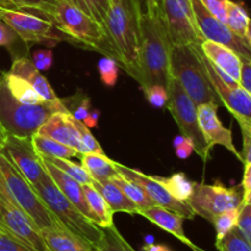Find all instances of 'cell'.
<instances>
[{
  "instance_id": "21",
  "label": "cell",
  "mask_w": 251,
  "mask_h": 251,
  "mask_svg": "<svg viewBox=\"0 0 251 251\" xmlns=\"http://www.w3.org/2000/svg\"><path fill=\"white\" fill-rule=\"evenodd\" d=\"M137 215L142 216V217L149 220L150 222L156 225L161 229L166 230L169 234L174 235L176 239H179L181 243L188 245L189 248L194 244L185 235V232H184L183 228V221L185 218L181 215H179V213L173 212V211L162 207V206L153 205L151 207L139 210Z\"/></svg>"
},
{
  "instance_id": "13",
  "label": "cell",
  "mask_w": 251,
  "mask_h": 251,
  "mask_svg": "<svg viewBox=\"0 0 251 251\" xmlns=\"http://www.w3.org/2000/svg\"><path fill=\"white\" fill-rule=\"evenodd\" d=\"M0 20L11 27L20 39L24 42H48L63 41V38L54 33L53 22L37 15L29 14L25 10L4 9L0 7Z\"/></svg>"
},
{
  "instance_id": "20",
  "label": "cell",
  "mask_w": 251,
  "mask_h": 251,
  "mask_svg": "<svg viewBox=\"0 0 251 251\" xmlns=\"http://www.w3.org/2000/svg\"><path fill=\"white\" fill-rule=\"evenodd\" d=\"M201 49H202L206 58L216 68L222 70L229 77H232L235 82L239 83L243 60L235 51H233L228 47L222 46V44L216 43V42L212 41H207V39H205L201 43Z\"/></svg>"
},
{
  "instance_id": "2",
  "label": "cell",
  "mask_w": 251,
  "mask_h": 251,
  "mask_svg": "<svg viewBox=\"0 0 251 251\" xmlns=\"http://www.w3.org/2000/svg\"><path fill=\"white\" fill-rule=\"evenodd\" d=\"M140 78L142 90L149 86L168 87L172 78V42L158 6L152 14L140 16Z\"/></svg>"
},
{
  "instance_id": "25",
  "label": "cell",
  "mask_w": 251,
  "mask_h": 251,
  "mask_svg": "<svg viewBox=\"0 0 251 251\" xmlns=\"http://www.w3.org/2000/svg\"><path fill=\"white\" fill-rule=\"evenodd\" d=\"M78 158L81 159V166L88 172L93 180H109L118 173L115 162L108 158L104 153L88 152L81 154Z\"/></svg>"
},
{
  "instance_id": "28",
  "label": "cell",
  "mask_w": 251,
  "mask_h": 251,
  "mask_svg": "<svg viewBox=\"0 0 251 251\" xmlns=\"http://www.w3.org/2000/svg\"><path fill=\"white\" fill-rule=\"evenodd\" d=\"M32 145H33L34 150L41 157H47V158H74V157H80L81 154L76 151L75 149L66 145L61 144V142L56 141V140L50 139V137L43 136L39 135L38 132L31 137Z\"/></svg>"
},
{
  "instance_id": "58",
  "label": "cell",
  "mask_w": 251,
  "mask_h": 251,
  "mask_svg": "<svg viewBox=\"0 0 251 251\" xmlns=\"http://www.w3.org/2000/svg\"><path fill=\"white\" fill-rule=\"evenodd\" d=\"M245 39H247L248 44H249L250 48H251V19H250V21H249V25H248L247 36H245Z\"/></svg>"
},
{
  "instance_id": "3",
  "label": "cell",
  "mask_w": 251,
  "mask_h": 251,
  "mask_svg": "<svg viewBox=\"0 0 251 251\" xmlns=\"http://www.w3.org/2000/svg\"><path fill=\"white\" fill-rule=\"evenodd\" d=\"M171 74L196 107L206 103L222 105L208 76L201 44H172Z\"/></svg>"
},
{
  "instance_id": "8",
  "label": "cell",
  "mask_w": 251,
  "mask_h": 251,
  "mask_svg": "<svg viewBox=\"0 0 251 251\" xmlns=\"http://www.w3.org/2000/svg\"><path fill=\"white\" fill-rule=\"evenodd\" d=\"M167 90H168L169 96L167 108L176 120L181 135L193 141L194 151L199 154L203 163H206L210 159V153L212 149L206 141L205 136L200 129L198 107L193 102V100L189 97L188 93L184 91L180 83L174 77L171 78Z\"/></svg>"
},
{
  "instance_id": "37",
  "label": "cell",
  "mask_w": 251,
  "mask_h": 251,
  "mask_svg": "<svg viewBox=\"0 0 251 251\" xmlns=\"http://www.w3.org/2000/svg\"><path fill=\"white\" fill-rule=\"evenodd\" d=\"M118 69H119V65L110 56H104L98 61V71H100V80L105 86L112 87L117 83Z\"/></svg>"
},
{
  "instance_id": "29",
  "label": "cell",
  "mask_w": 251,
  "mask_h": 251,
  "mask_svg": "<svg viewBox=\"0 0 251 251\" xmlns=\"http://www.w3.org/2000/svg\"><path fill=\"white\" fill-rule=\"evenodd\" d=\"M154 178L176 200L186 202L190 199V196L193 195L195 181L189 180L184 173H174L169 178H162V176H154Z\"/></svg>"
},
{
  "instance_id": "9",
  "label": "cell",
  "mask_w": 251,
  "mask_h": 251,
  "mask_svg": "<svg viewBox=\"0 0 251 251\" xmlns=\"http://www.w3.org/2000/svg\"><path fill=\"white\" fill-rule=\"evenodd\" d=\"M0 226L34 251H50L41 229L15 202L0 173Z\"/></svg>"
},
{
  "instance_id": "49",
  "label": "cell",
  "mask_w": 251,
  "mask_h": 251,
  "mask_svg": "<svg viewBox=\"0 0 251 251\" xmlns=\"http://www.w3.org/2000/svg\"><path fill=\"white\" fill-rule=\"evenodd\" d=\"M90 108H91L90 98L85 97L82 100V102L78 104V107L76 108L74 112H71V114H73V117L75 118V119L81 120V122H82V120L87 117L88 113H90Z\"/></svg>"
},
{
  "instance_id": "11",
  "label": "cell",
  "mask_w": 251,
  "mask_h": 251,
  "mask_svg": "<svg viewBox=\"0 0 251 251\" xmlns=\"http://www.w3.org/2000/svg\"><path fill=\"white\" fill-rule=\"evenodd\" d=\"M173 46L201 44L203 37L196 24L191 0H156Z\"/></svg>"
},
{
  "instance_id": "27",
  "label": "cell",
  "mask_w": 251,
  "mask_h": 251,
  "mask_svg": "<svg viewBox=\"0 0 251 251\" xmlns=\"http://www.w3.org/2000/svg\"><path fill=\"white\" fill-rule=\"evenodd\" d=\"M1 77L9 92L19 102L24 103V104H41V103L46 102L43 97L26 80L20 76L7 71V73L2 74Z\"/></svg>"
},
{
  "instance_id": "14",
  "label": "cell",
  "mask_w": 251,
  "mask_h": 251,
  "mask_svg": "<svg viewBox=\"0 0 251 251\" xmlns=\"http://www.w3.org/2000/svg\"><path fill=\"white\" fill-rule=\"evenodd\" d=\"M0 151L15 164L31 185L49 178L42 164L41 156L34 150L31 139H20L9 135L4 147Z\"/></svg>"
},
{
  "instance_id": "40",
  "label": "cell",
  "mask_w": 251,
  "mask_h": 251,
  "mask_svg": "<svg viewBox=\"0 0 251 251\" xmlns=\"http://www.w3.org/2000/svg\"><path fill=\"white\" fill-rule=\"evenodd\" d=\"M0 251H34L0 226Z\"/></svg>"
},
{
  "instance_id": "48",
  "label": "cell",
  "mask_w": 251,
  "mask_h": 251,
  "mask_svg": "<svg viewBox=\"0 0 251 251\" xmlns=\"http://www.w3.org/2000/svg\"><path fill=\"white\" fill-rule=\"evenodd\" d=\"M239 85L251 95V63L243 61L242 71H240Z\"/></svg>"
},
{
  "instance_id": "44",
  "label": "cell",
  "mask_w": 251,
  "mask_h": 251,
  "mask_svg": "<svg viewBox=\"0 0 251 251\" xmlns=\"http://www.w3.org/2000/svg\"><path fill=\"white\" fill-rule=\"evenodd\" d=\"M90 5L95 20L103 26L105 16H107V12L110 6V0H90Z\"/></svg>"
},
{
  "instance_id": "52",
  "label": "cell",
  "mask_w": 251,
  "mask_h": 251,
  "mask_svg": "<svg viewBox=\"0 0 251 251\" xmlns=\"http://www.w3.org/2000/svg\"><path fill=\"white\" fill-rule=\"evenodd\" d=\"M242 186L244 189V193L251 190V163H245L244 178H243Z\"/></svg>"
},
{
  "instance_id": "32",
  "label": "cell",
  "mask_w": 251,
  "mask_h": 251,
  "mask_svg": "<svg viewBox=\"0 0 251 251\" xmlns=\"http://www.w3.org/2000/svg\"><path fill=\"white\" fill-rule=\"evenodd\" d=\"M249 21L250 17L243 5L232 1V0H228L226 25H227L237 36H239L240 38L245 39ZM245 41H247V39H245Z\"/></svg>"
},
{
  "instance_id": "50",
  "label": "cell",
  "mask_w": 251,
  "mask_h": 251,
  "mask_svg": "<svg viewBox=\"0 0 251 251\" xmlns=\"http://www.w3.org/2000/svg\"><path fill=\"white\" fill-rule=\"evenodd\" d=\"M136 2H137V7H139V11L141 16L152 14V12L156 11L157 9L156 0H136Z\"/></svg>"
},
{
  "instance_id": "19",
  "label": "cell",
  "mask_w": 251,
  "mask_h": 251,
  "mask_svg": "<svg viewBox=\"0 0 251 251\" xmlns=\"http://www.w3.org/2000/svg\"><path fill=\"white\" fill-rule=\"evenodd\" d=\"M42 164H43L44 169L48 173V176H50L51 180L54 181L56 186L59 188V190L76 206V207L80 210V212L83 216L88 218L90 221H92L96 225V218L93 216L92 211H91L90 206H88L87 200H86V196L83 194L82 184L78 183L77 180H75L74 178H71L70 176L65 174L64 172H61L60 169L56 168L54 164H51L50 162L47 161L46 158L41 157Z\"/></svg>"
},
{
  "instance_id": "42",
  "label": "cell",
  "mask_w": 251,
  "mask_h": 251,
  "mask_svg": "<svg viewBox=\"0 0 251 251\" xmlns=\"http://www.w3.org/2000/svg\"><path fill=\"white\" fill-rule=\"evenodd\" d=\"M237 227L251 245V205L242 206Z\"/></svg>"
},
{
  "instance_id": "6",
  "label": "cell",
  "mask_w": 251,
  "mask_h": 251,
  "mask_svg": "<svg viewBox=\"0 0 251 251\" xmlns=\"http://www.w3.org/2000/svg\"><path fill=\"white\" fill-rule=\"evenodd\" d=\"M32 186L44 205L66 229L81 238L83 242L92 247V249L96 247V244L102 238V228L83 216L80 210L59 190L50 176L47 180Z\"/></svg>"
},
{
  "instance_id": "4",
  "label": "cell",
  "mask_w": 251,
  "mask_h": 251,
  "mask_svg": "<svg viewBox=\"0 0 251 251\" xmlns=\"http://www.w3.org/2000/svg\"><path fill=\"white\" fill-rule=\"evenodd\" d=\"M70 109L61 100H46L41 104H24L15 100L0 76V123L9 135L31 139L53 114ZM71 113V112H70Z\"/></svg>"
},
{
  "instance_id": "47",
  "label": "cell",
  "mask_w": 251,
  "mask_h": 251,
  "mask_svg": "<svg viewBox=\"0 0 251 251\" xmlns=\"http://www.w3.org/2000/svg\"><path fill=\"white\" fill-rule=\"evenodd\" d=\"M19 38L14 29L0 20V47H10Z\"/></svg>"
},
{
  "instance_id": "45",
  "label": "cell",
  "mask_w": 251,
  "mask_h": 251,
  "mask_svg": "<svg viewBox=\"0 0 251 251\" xmlns=\"http://www.w3.org/2000/svg\"><path fill=\"white\" fill-rule=\"evenodd\" d=\"M174 146H176V156L180 159L189 158V157L191 156V153L194 152V144L190 139H188V137H178V139L176 140V142H174Z\"/></svg>"
},
{
  "instance_id": "5",
  "label": "cell",
  "mask_w": 251,
  "mask_h": 251,
  "mask_svg": "<svg viewBox=\"0 0 251 251\" xmlns=\"http://www.w3.org/2000/svg\"><path fill=\"white\" fill-rule=\"evenodd\" d=\"M48 20L53 22L58 31L68 37L69 41L74 39L77 44L92 47L95 50L112 58L104 27L80 9L73 0H58Z\"/></svg>"
},
{
  "instance_id": "41",
  "label": "cell",
  "mask_w": 251,
  "mask_h": 251,
  "mask_svg": "<svg viewBox=\"0 0 251 251\" xmlns=\"http://www.w3.org/2000/svg\"><path fill=\"white\" fill-rule=\"evenodd\" d=\"M200 2L216 19H218L220 21L226 24V20H227L228 0H200Z\"/></svg>"
},
{
  "instance_id": "39",
  "label": "cell",
  "mask_w": 251,
  "mask_h": 251,
  "mask_svg": "<svg viewBox=\"0 0 251 251\" xmlns=\"http://www.w3.org/2000/svg\"><path fill=\"white\" fill-rule=\"evenodd\" d=\"M145 96H146L147 100L150 104L154 108H164L167 107L168 103V90L163 86L153 85L149 86V87L144 88Z\"/></svg>"
},
{
  "instance_id": "54",
  "label": "cell",
  "mask_w": 251,
  "mask_h": 251,
  "mask_svg": "<svg viewBox=\"0 0 251 251\" xmlns=\"http://www.w3.org/2000/svg\"><path fill=\"white\" fill-rule=\"evenodd\" d=\"M142 250H144V251H172L168 247H166V245L152 244V243L145 245L144 249H142Z\"/></svg>"
},
{
  "instance_id": "17",
  "label": "cell",
  "mask_w": 251,
  "mask_h": 251,
  "mask_svg": "<svg viewBox=\"0 0 251 251\" xmlns=\"http://www.w3.org/2000/svg\"><path fill=\"white\" fill-rule=\"evenodd\" d=\"M218 107L220 105L215 104V103L198 105V118L201 131L211 149L216 145H221L229 152H232L239 161H242V154L238 152L233 144L232 131L223 126L221 120L218 119Z\"/></svg>"
},
{
  "instance_id": "18",
  "label": "cell",
  "mask_w": 251,
  "mask_h": 251,
  "mask_svg": "<svg viewBox=\"0 0 251 251\" xmlns=\"http://www.w3.org/2000/svg\"><path fill=\"white\" fill-rule=\"evenodd\" d=\"M37 132L39 135L56 140V141L61 142L66 146L73 147L80 154L87 153L82 142H81L80 134H78V130L76 129L75 124H74L73 114L70 112H59L53 114L39 127Z\"/></svg>"
},
{
  "instance_id": "16",
  "label": "cell",
  "mask_w": 251,
  "mask_h": 251,
  "mask_svg": "<svg viewBox=\"0 0 251 251\" xmlns=\"http://www.w3.org/2000/svg\"><path fill=\"white\" fill-rule=\"evenodd\" d=\"M205 55V54H203ZM208 76L222 105L237 119L238 124L251 127V95L240 85H228L220 77L215 66L205 56Z\"/></svg>"
},
{
  "instance_id": "24",
  "label": "cell",
  "mask_w": 251,
  "mask_h": 251,
  "mask_svg": "<svg viewBox=\"0 0 251 251\" xmlns=\"http://www.w3.org/2000/svg\"><path fill=\"white\" fill-rule=\"evenodd\" d=\"M92 184L100 191V195L104 198V200L107 201V203L112 208L113 212H124L129 213V215H137L139 208L136 207V205L113 181L93 180Z\"/></svg>"
},
{
  "instance_id": "26",
  "label": "cell",
  "mask_w": 251,
  "mask_h": 251,
  "mask_svg": "<svg viewBox=\"0 0 251 251\" xmlns=\"http://www.w3.org/2000/svg\"><path fill=\"white\" fill-rule=\"evenodd\" d=\"M82 189L88 206L96 218V225L100 228H107L114 225L113 222L114 212L109 207L104 198L100 195V191L93 186V184H82Z\"/></svg>"
},
{
  "instance_id": "59",
  "label": "cell",
  "mask_w": 251,
  "mask_h": 251,
  "mask_svg": "<svg viewBox=\"0 0 251 251\" xmlns=\"http://www.w3.org/2000/svg\"><path fill=\"white\" fill-rule=\"evenodd\" d=\"M190 249L193 250V251H207V250H203L202 248H199L198 245H195V244H193V245H191V247H190Z\"/></svg>"
},
{
  "instance_id": "10",
  "label": "cell",
  "mask_w": 251,
  "mask_h": 251,
  "mask_svg": "<svg viewBox=\"0 0 251 251\" xmlns=\"http://www.w3.org/2000/svg\"><path fill=\"white\" fill-rule=\"evenodd\" d=\"M244 189L239 186L226 188L222 184L195 183L194 193L186 202L194 213L212 222L213 218L220 213L233 208L242 207Z\"/></svg>"
},
{
  "instance_id": "35",
  "label": "cell",
  "mask_w": 251,
  "mask_h": 251,
  "mask_svg": "<svg viewBox=\"0 0 251 251\" xmlns=\"http://www.w3.org/2000/svg\"><path fill=\"white\" fill-rule=\"evenodd\" d=\"M240 210H242V207L233 208V210L220 213V215L213 218L211 223H212L216 229V240L222 239L229 230H232L237 226Z\"/></svg>"
},
{
  "instance_id": "12",
  "label": "cell",
  "mask_w": 251,
  "mask_h": 251,
  "mask_svg": "<svg viewBox=\"0 0 251 251\" xmlns=\"http://www.w3.org/2000/svg\"><path fill=\"white\" fill-rule=\"evenodd\" d=\"M191 4H193L198 28L201 36L203 37V41L207 39L228 47L235 51L243 61L251 63V48L245 39L237 36L225 22L220 21L212 14H210L201 4L200 0H191Z\"/></svg>"
},
{
  "instance_id": "57",
  "label": "cell",
  "mask_w": 251,
  "mask_h": 251,
  "mask_svg": "<svg viewBox=\"0 0 251 251\" xmlns=\"http://www.w3.org/2000/svg\"><path fill=\"white\" fill-rule=\"evenodd\" d=\"M243 205H251V190L248 193H244V198H243Z\"/></svg>"
},
{
  "instance_id": "46",
  "label": "cell",
  "mask_w": 251,
  "mask_h": 251,
  "mask_svg": "<svg viewBox=\"0 0 251 251\" xmlns=\"http://www.w3.org/2000/svg\"><path fill=\"white\" fill-rule=\"evenodd\" d=\"M240 130L243 134V152L242 162L245 163H251V127L240 125Z\"/></svg>"
},
{
  "instance_id": "51",
  "label": "cell",
  "mask_w": 251,
  "mask_h": 251,
  "mask_svg": "<svg viewBox=\"0 0 251 251\" xmlns=\"http://www.w3.org/2000/svg\"><path fill=\"white\" fill-rule=\"evenodd\" d=\"M100 114V110H92V112L88 113V115L82 120V123L88 127V129H90V127H97Z\"/></svg>"
},
{
  "instance_id": "34",
  "label": "cell",
  "mask_w": 251,
  "mask_h": 251,
  "mask_svg": "<svg viewBox=\"0 0 251 251\" xmlns=\"http://www.w3.org/2000/svg\"><path fill=\"white\" fill-rule=\"evenodd\" d=\"M216 248L218 251H251V245L238 229L237 226L222 239L216 240Z\"/></svg>"
},
{
  "instance_id": "53",
  "label": "cell",
  "mask_w": 251,
  "mask_h": 251,
  "mask_svg": "<svg viewBox=\"0 0 251 251\" xmlns=\"http://www.w3.org/2000/svg\"><path fill=\"white\" fill-rule=\"evenodd\" d=\"M76 5H77L80 9H82L86 14H88L90 16L93 17L92 14V9H91V5H90V0H73ZM95 19V17H93Z\"/></svg>"
},
{
  "instance_id": "15",
  "label": "cell",
  "mask_w": 251,
  "mask_h": 251,
  "mask_svg": "<svg viewBox=\"0 0 251 251\" xmlns=\"http://www.w3.org/2000/svg\"><path fill=\"white\" fill-rule=\"evenodd\" d=\"M115 167H117L118 173L131 180L132 183L137 184L141 189H144V191L151 198L154 205L162 206V207L168 208L173 212L179 213L185 220H194L195 218L196 215L191 210L190 206L188 205V202L174 199L154 176H147V174H144L137 169L129 168V167L118 163V162H115Z\"/></svg>"
},
{
  "instance_id": "38",
  "label": "cell",
  "mask_w": 251,
  "mask_h": 251,
  "mask_svg": "<svg viewBox=\"0 0 251 251\" xmlns=\"http://www.w3.org/2000/svg\"><path fill=\"white\" fill-rule=\"evenodd\" d=\"M73 120H74V124H75L76 129L78 130L81 142H82L86 152H87V153L88 152H95V153H104L102 150V147H100V142H98L97 140L93 137V135L91 134L90 129H88V127L86 126V125L81 122V120L75 119L74 117H73Z\"/></svg>"
},
{
  "instance_id": "31",
  "label": "cell",
  "mask_w": 251,
  "mask_h": 251,
  "mask_svg": "<svg viewBox=\"0 0 251 251\" xmlns=\"http://www.w3.org/2000/svg\"><path fill=\"white\" fill-rule=\"evenodd\" d=\"M102 238L93 248V251H135L114 225L102 228Z\"/></svg>"
},
{
  "instance_id": "23",
  "label": "cell",
  "mask_w": 251,
  "mask_h": 251,
  "mask_svg": "<svg viewBox=\"0 0 251 251\" xmlns=\"http://www.w3.org/2000/svg\"><path fill=\"white\" fill-rule=\"evenodd\" d=\"M50 251H93L92 247L66 229L63 225L41 230Z\"/></svg>"
},
{
  "instance_id": "56",
  "label": "cell",
  "mask_w": 251,
  "mask_h": 251,
  "mask_svg": "<svg viewBox=\"0 0 251 251\" xmlns=\"http://www.w3.org/2000/svg\"><path fill=\"white\" fill-rule=\"evenodd\" d=\"M0 7H4V9H17L11 0H0Z\"/></svg>"
},
{
  "instance_id": "43",
  "label": "cell",
  "mask_w": 251,
  "mask_h": 251,
  "mask_svg": "<svg viewBox=\"0 0 251 251\" xmlns=\"http://www.w3.org/2000/svg\"><path fill=\"white\" fill-rule=\"evenodd\" d=\"M32 63L39 71H47L53 64V51L50 49H39L33 53Z\"/></svg>"
},
{
  "instance_id": "36",
  "label": "cell",
  "mask_w": 251,
  "mask_h": 251,
  "mask_svg": "<svg viewBox=\"0 0 251 251\" xmlns=\"http://www.w3.org/2000/svg\"><path fill=\"white\" fill-rule=\"evenodd\" d=\"M19 10H34L43 14L47 19L53 12L58 0H11Z\"/></svg>"
},
{
  "instance_id": "7",
  "label": "cell",
  "mask_w": 251,
  "mask_h": 251,
  "mask_svg": "<svg viewBox=\"0 0 251 251\" xmlns=\"http://www.w3.org/2000/svg\"><path fill=\"white\" fill-rule=\"evenodd\" d=\"M0 173L10 195L15 202L33 220L39 229L61 225L49 211L34 191L33 186L15 167V164L0 151Z\"/></svg>"
},
{
  "instance_id": "22",
  "label": "cell",
  "mask_w": 251,
  "mask_h": 251,
  "mask_svg": "<svg viewBox=\"0 0 251 251\" xmlns=\"http://www.w3.org/2000/svg\"><path fill=\"white\" fill-rule=\"evenodd\" d=\"M10 73L20 76L24 80H26L39 95L43 97L44 100H58V96L50 87L47 78L41 74V71L34 66L29 59L26 56H20L12 61Z\"/></svg>"
},
{
  "instance_id": "1",
  "label": "cell",
  "mask_w": 251,
  "mask_h": 251,
  "mask_svg": "<svg viewBox=\"0 0 251 251\" xmlns=\"http://www.w3.org/2000/svg\"><path fill=\"white\" fill-rule=\"evenodd\" d=\"M140 16L136 0H110L103 25L112 58L137 82L141 42Z\"/></svg>"
},
{
  "instance_id": "33",
  "label": "cell",
  "mask_w": 251,
  "mask_h": 251,
  "mask_svg": "<svg viewBox=\"0 0 251 251\" xmlns=\"http://www.w3.org/2000/svg\"><path fill=\"white\" fill-rule=\"evenodd\" d=\"M47 161L50 162L51 164L56 167V168L60 169L61 172H64L65 174L70 176L71 178H74L75 180H77L80 184H92L93 179L92 176L88 174V172L83 168L81 164H76L74 162H71L68 158H47L43 157Z\"/></svg>"
},
{
  "instance_id": "55",
  "label": "cell",
  "mask_w": 251,
  "mask_h": 251,
  "mask_svg": "<svg viewBox=\"0 0 251 251\" xmlns=\"http://www.w3.org/2000/svg\"><path fill=\"white\" fill-rule=\"evenodd\" d=\"M7 137H9V132L5 130V127L2 126L1 123H0V150L4 147V145H5V142H6Z\"/></svg>"
},
{
  "instance_id": "30",
  "label": "cell",
  "mask_w": 251,
  "mask_h": 251,
  "mask_svg": "<svg viewBox=\"0 0 251 251\" xmlns=\"http://www.w3.org/2000/svg\"><path fill=\"white\" fill-rule=\"evenodd\" d=\"M109 180L113 181L115 185L119 186V188L122 189L123 193L136 205V207L139 208V210L151 207V206L154 205V202L151 200V198L145 193L144 189H141L137 184L132 183L131 180H129V179H126L125 176H123L122 174L117 173L114 176H112ZM137 212H139V211H137Z\"/></svg>"
}]
</instances>
